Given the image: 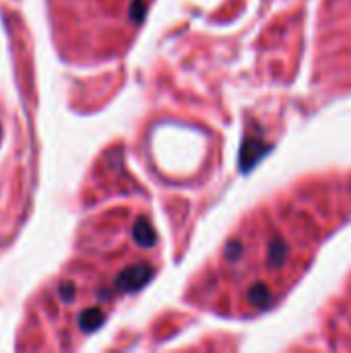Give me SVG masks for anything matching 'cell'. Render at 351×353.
<instances>
[{"label":"cell","instance_id":"obj_1","mask_svg":"<svg viewBox=\"0 0 351 353\" xmlns=\"http://www.w3.org/2000/svg\"><path fill=\"white\" fill-rule=\"evenodd\" d=\"M348 190L319 186L248 221L223 246L211 277L213 308L228 314L269 310L304 273L323 238L350 213Z\"/></svg>","mask_w":351,"mask_h":353},{"label":"cell","instance_id":"obj_2","mask_svg":"<svg viewBox=\"0 0 351 353\" xmlns=\"http://www.w3.org/2000/svg\"><path fill=\"white\" fill-rule=\"evenodd\" d=\"M149 0H50L56 17L66 31H97L114 29L118 25L120 35H128L137 29L147 12Z\"/></svg>","mask_w":351,"mask_h":353}]
</instances>
